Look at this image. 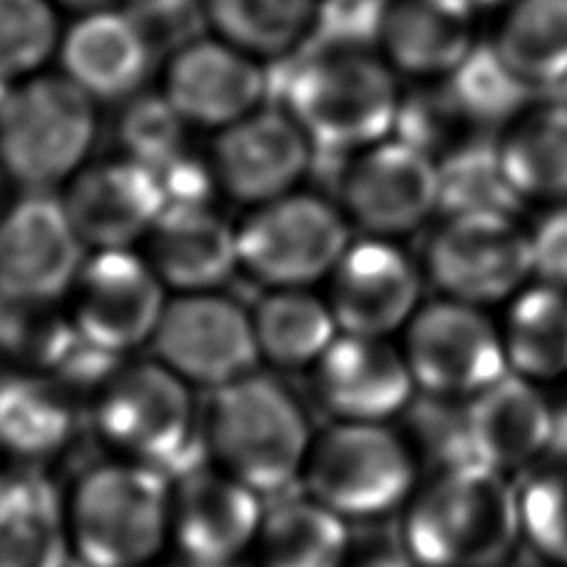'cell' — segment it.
Returning <instances> with one entry per match:
<instances>
[{
	"instance_id": "6da1fadb",
	"label": "cell",
	"mask_w": 567,
	"mask_h": 567,
	"mask_svg": "<svg viewBox=\"0 0 567 567\" xmlns=\"http://www.w3.org/2000/svg\"><path fill=\"white\" fill-rule=\"evenodd\" d=\"M267 100L297 120L313 147L357 152L393 133L403 97L391 68L371 53L293 50L267 70Z\"/></svg>"
},
{
	"instance_id": "7a4b0ae2",
	"label": "cell",
	"mask_w": 567,
	"mask_h": 567,
	"mask_svg": "<svg viewBox=\"0 0 567 567\" xmlns=\"http://www.w3.org/2000/svg\"><path fill=\"white\" fill-rule=\"evenodd\" d=\"M520 533L518 491L505 473L475 461L445 468L403 520V543L419 567H498Z\"/></svg>"
},
{
	"instance_id": "3957f363",
	"label": "cell",
	"mask_w": 567,
	"mask_h": 567,
	"mask_svg": "<svg viewBox=\"0 0 567 567\" xmlns=\"http://www.w3.org/2000/svg\"><path fill=\"white\" fill-rule=\"evenodd\" d=\"M172 488L157 465L110 461L85 471L65 505L83 567H150L169 540Z\"/></svg>"
},
{
	"instance_id": "277c9868",
	"label": "cell",
	"mask_w": 567,
	"mask_h": 567,
	"mask_svg": "<svg viewBox=\"0 0 567 567\" xmlns=\"http://www.w3.org/2000/svg\"><path fill=\"white\" fill-rule=\"evenodd\" d=\"M207 443L221 471L271 495L301 478L313 439L293 393L255 371L212 393Z\"/></svg>"
},
{
	"instance_id": "5b68a950",
	"label": "cell",
	"mask_w": 567,
	"mask_h": 567,
	"mask_svg": "<svg viewBox=\"0 0 567 567\" xmlns=\"http://www.w3.org/2000/svg\"><path fill=\"white\" fill-rule=\"evenodd\" d=\"M95 100L68 78H33L0 110V165L28 192L73 177L95 142Z\"/></svg>"
},
{
	"instance_id": "8992f818",
	"label": "cell",
	"mask_w": 567,
	"mask_h": 567,
	"mask_svg": "<svg viewBox=\"0 0 567 567\" xmlns=\"http://www.w3.org/2000/svg\"><path fill=\"white\" fill-rule=\"evenodd\" d=\"M301 478L311 498L343 520L379 518L411 495L416 458L386 423L337 421L313 439Z\"/></svg>"
},
{
	"instance_id": "52a82bcc",
	"label": "cell",
	"mask_w": 567,
	"mask_h": 567,
	"mask_svg": "<svg viewBox=\"0 0 567 567\" xmlns=\"http://www.w3.org/2000/svg\"><path fill=\"white\" fill-rule=\"evenodd\" d=\"M347 249V221L317 195L289 192L237 229L239 267L271 289H307L329 277Z\"/></svg>"
},
{
	"instance_id": "ba28073f",
	"label": "cell",
	"mask_w": 567,
	"mask_h": 567,
	"mask_svg": "<svg viewBox=\"0 0 567 567\" xmlns=\"http://www.w3.org/2000/svg\"><path fill=\"white\" fill-rule=\"evenodd\" d=\"M192 386L157 359L127 363L105 379L95 425L127 461L159 465L179 458L195 433Z\"/></svg>"
},
{
	"instance_id": "9c48e42d",
	"label": "cell",
	"mask_w": 567,
	"mask_h": 567,
	"mask_svg": "<svg viewBox=\"0 0 567 567\" xmlns=\"http://www.w3.org/2000/svg\"><path fill=\"white\" fill-rule=\"evenodd\" d=\"M425 269L445 299L503 301L533 277L530 231L505 212L449 215L429 239Z\"/></svg>"
},
{
	"instance_id": "30bf717a",
	"label": "cell",
	"mask_w": 567,
	"mask_h": 567,
	"mask_svg": "<svg viewBox=\"0 0 567 567\" xmlns=\"http://www.w3.org/2000/svg\"><path fill=\"white\" fill-rule=\"evenodd\" d=\"M150 343L162 367L212 391L249 377L261 361L251 313L217 291L169 299Z\"/></svg>"
},
{
	"instance_id": "8fae6325",
	"label": "cell",
	"mask_w": 567,
	"mask_h": 567,
	"mask_svg": "<svg viewBox=\"0 0 567 567\" xmlns=\"http://www.w3.org/2000/svg\"><path fill=\"white\" fill-rule=\"evenodd\" d=\"M403 357L416 389L433 399H473L511 369L503 337L481 307L455 299L413 313Z\"/></svg>"
},
{
	"instance_id": "7c38bea8",
	"label": "cell",
	"mask_w": 567,
	"mask_h": 567,
	"mask_svg": "<svg viewBox=\"0 0 567 567\" xmlns=\"http://www.w3.org/2000/svg\"><path fill=\"white\" fill-rule=\"evenodd\" d=\"M70 291L78 337L113 359L150 343L167 307L157 271L130 249H97Z\"/></svg>"
},
{
	"instance_id": "4fadbf2b",
	"label": "cell",
	"mask_w": 567,
	"mask_h": 567,
	"mask_svg": "<svg viewBox=\"0 0 567 567\" xmlns=\"http://www.w3.org/2000/svg\"><path fill=\"white\" fill-rule=\"evenodd\" d=\"M85 241L53 192H28L0 219V297L45 307L73 289Z\"/></svg>"
},
{
	"instance_id": "5bb4252c",
	"label": "cell",
	"mask_w": 567,
	"mask_h": 567,
	"mask_svg": "<svg viewBox=\"0 0 567 567\" xmlns=\"http://www.w3.org/2000/svg\"><path fill=\"white\" fill-rule=\"evenodd\" d=\"M343 205L371 237H401L441 212L439 159L403 140H383L351 159Z\"/></svg>"
},
{
	"instance_id": "9a60e30c",
	"label": "cell",
	"mask_w": 567,
	"mask_h": 567,
	"mask_svg": "<svg viewBox=\"0 0 567 567\" xmlns=\"http://www.w3.org/2000/svg\"><path fill=\"white\" fill-rule=\"evenodd\" d=\"M261 523V495L219 465L189 471L172 488L169 538L199 567L239 560L257 545Z\"/></svg>"
},
{
	"instance_id": "2e32d148",
	"label": "cell",
	"mask_w": 567,
	"mask_h": 567,
	"mask_svg": "<svg viewBox=\"0 0 567 567\" xmlns=\"http://www.w3.org/2000/svg\"><path fill=\"white\" fill-rule=\"evenodd\" d=\"M421 275L389 239L369 237L343 251L331 271L329 307L341 333L386 339L419 311Z\"/></svg>"
},
{
	"instance_id": "e0dca14e",
	"label": "cell",
	"mask_w": 567,
	"mask_h": 567,
	"mask_svg": "<svg viewBox=\"0 0 567 567\" xmlns=\"http://www.w3.org/2000/svg\"><path fill=\"white\" fill-rule=\"evenodd\" d=\"M311 165V140L287 110L269 105L221 130L215 175L229 197L267 205L289 195Z\"/></svg>"
},
{
	"instance_id": "ac0fdd59",
	"label": "cell",
	"mask_w": 567,
	"mask_h": 567,
	"mask_svg": "<svg viewBox=\"0 0 567 567\" xmlns=\"http://www.w3.org/2000/svg\"><path fill=\"white\" fill-rule=\"evenodd\" d=\"M313 389L341 423H386L411 406L416 383L386 339L339 333L313 367Z\"/></svg>"
},
{
	"instance_id": "d6986e66",
	"label": "cell",
	"mask_w": 567,
	"mask_h": 567,
	"mask_svg": "<svg viewBox=\"0 0 567 567\" xmlns=\"http://www.w3.org/2000/svg\"><path fill=\"white\" fill-rule=\"evenodd\" d=\"M165 97L185 123L225 130L267 100V68L225 40H192L169 60Z\"/></svg>"
},
{
	"instance_id": "ffe728a7",
	"label": "cell",
	"mask_w": 567,
	"mask_h": 567,
	"mask_svg": "<svg viewBox=\"0 0 567 567\" xmlns=\"http://www.w3.org/2000/svg\"><path fill=\"white\" fill-rule=\"evenodd\" d=\"M63 202L80 239L95 249H127L167 207L155 169L130 157L83 169Z\"/></svg>"
},
{
	"instance_id": "44dd1931",
	"label": "cell",
	"mask_w": 567,
	"mask_h": 567,
	"mask_svg": "<svg viewBox=\"0 0 567 567\" xmlns=\"http://www.w3.org/2000/svg\"><path fill=\"white\" fill-rule=\"evenodd\" d=\"M471 461L508 473L533 463L555 443L553 406L533 381L505 373L465 409Z\"/></svg>"
},
{
	"instance_id": "7402d4cb",
	"label": "cell",
	"mask_w": 567,
	"mask_h": 567,
	"mask_svg": "<svg viewBox=\"0 0 567 567\" xmlns=\"http://www.w3.org/2000/svg\"><path fill=\"white\" fill-rule=\"evenodd\" d=\"M147 261L179 293L217 291L239 269L237 229L209 207H167L150 231Z\"/></svg>"
},
{
	"instance_id": "603a6c76",
	"label": "cell",
	"mask_w": 567,
	"mask_h": 567,
	"mask_svg": "<svg viewBox=\"0 0 567 567\" xmlns=\"http://www.w3.org/2000/svg\"><path fill=\"white\" fill-rule=\"evenodd\" d=\"M155 48L127 13L93 10L60 45L65 78L93 100H123L145 83Z\"/></svg>"
},
{
	"instance_id": "cb8c5ba5",
	"label": "cell",
	"mask_w": 567,
	"mask_h": 567,
	"mask_svg": "<svg viewBox=\"0 0 567 567\" xmlns=\"http://www.w3.org/2000/svg\"><path fill=\"white\" fill-rule=\"evenodd\" d=\"M381 43L401 73L449 78L478 45L475 13L463 0H391Z\"/></svg>"
},
{
	"instance_id": "d4e9b609",
	"label": "cell",
	"mask_w": 567,
	"mask_h": 567,
	"mask_svg": "<svg viewBox=\"0 0 567 567\" xmlns=\"http://www.w3.org/2000/svg\"><path fill=\"white\" fill-rule=\"evenodd\" d=\"M505 182L520 202H567V103L525 107L495 142Z\"/></svg>"
},
{
	"instance_id": "484cf974",
	"label": "cell",
	"mask_w": 567,
	"mask_h": 567,
	"mask_svg": "<svg viewBox=\"0 0 567 567\" xmlns=\"http://www.w3.org/2000/svg\"><path fill=\"white\" fill-rule=\"evenodd\" d=\"M65 505L35 473L0 471V567H65Z\"/></svg>"
},
{
	"instance_id": "4316f807",
	"label": "cell",
	"mask_w": 567,
	"mask_h": 567,
	"mask_svg": "<svg viewBox=\"0 0 567 567\" xmlns=\"http://www.w3.org/2000/svg\"><path fill=\"white\" fill-rule=\"evenodd\" d=\"M75 411L60 381L45 373L0 377V449L16 458H48L65 449Z\"/></svg>"
},
{
	"instance_id": "83f0119b",
	"label": "cell",
	"mask_w": 567,
	"mask_h": 567,
	"mask_svg": "<svg viewBox=\"0 0 567 567\" xmlns=\"http://www.w3.org/2000/svg\"><path fill=\"white\" fill-rule=\"evenodd\" d=\"M259 359L277 369L317 367L339 337L329 301L307 289H271L251 311Z\"/></svg>"
},
{
	"instance_id": "f1b7e54d",
	"label": "cell",
	"mask_w": 567,
	"mask_h": 567,
	"mask_svg": "<svg viewBox=\"0 0 567 567\" xmlns=\"http://www.w3.org/2000/svg\"><path fill=\"white\" fill-rule=\"evenodd\" d=\"M259 567H347V520L327 505L289 498L265 513L257 538Z\"/></svg>"
},
{
	"instance_id": "f546056e",
	"label": "cell",
	"mask_w": 567,
	"mask_h": 567,
	"mask_svg": "<svg viewBox=\"0 0 567 567\" xmlns=\"http://www.w3.org/2000/svg\"><path fill=\"white\" fill-rule=\"evenodd\" d=\"M491 43L528 87L563 85L567 80V0H511Z\"/></svg>"
},
{
	"instance_id": "4dcf8cb0",
	"label": "cell",
	"mask_w": 567,
	"mask_h": 567,
	"mask_svg": "<svg viewBox=\"0 0 567 567\" xmlns=\"http://www.w3.org/2000/svg\"><path fill=\"white\" fill-rule=\"evenodd\" d=\"M503 343L518 377H567V291L550 284L523 289L511 307Z\"/></svg>"
},
{
	"instance_id": "1f68e13d",
	"label": "cell",
	"mask_w": 567,
	"mask_h": 567,
	"mask_svg": "<svg viewBox=\"0 0 567 567\" xmlns=\"http://www.w3.org/2000/svg\"><path fill=\"white\" fill-rule=\"evenodd\" d=\"M317 0H205L207 20L221 40L251 58H287L317 16Z\"/></svg>"
},
{
	"instance_id": "d6a6232c",
	"label": "cell",
	"mask_w": 567,
	"mask_h": 567,
	"mask_svg": "<svg viewBox=\"0 0 567 567\" xmlns=\"http://www.w3.org/2000/svg\"><path fill=\"white\" fill-rule=\"evenodd\" d=\"M528 87L513 70L503 63L493 43L475 45L468 58L449 75L451 103L461 115L493 123V120H513L525 110Z\"/></svg>"
},
{
	"instance_id": "836d02e7",
	"label": "cell",
	"mask_w": 567,
	"mask_h": 567,
	"mask_svg": "<svg viewBox=\"0 0 567 567\" xmlns=\"http://www.w3.org/2000/svg\"><path fill=\"white\" fill-rule=\"evenodd\" d=\"M441 175V212H505L515 215L523 202L513 195L505 182L495 142H468L439 162Z\"/></svg>"
},
{
	"instance_id": "e575fe53",
	"label": "cell",
	"mask_w": 567,
	"mask_h": 567,
	"mask_svg": "<svg viewBox=\"0 0 567 567\" xmlns=\"http://www.w3.org/2000/svg\"><path fill=\"white\" fill-rule=\"evenodd\" d=\"M58 45V20L48 0H0V78L35 73Z\"/></svg>"
},
{
	"instance_id": "d590c367",
	"label": "cell",
	"mask_w": 567,
	"mask_h": 567,
	"mask_svg": "<svg viewBox=\"0 0 567 567\" xmlns=\"http://www.w3.org/2000/svg\"><path fill=\"white\" fill-rule=\"evenodd\" d=\"M391 0H321L309 35L297 48L317 53H369L381 43Z\"/></svg>"
},
{
	"instance_id": "8d00e7d4",
	"label": "cell",
	"mask_w": 567,
	"mask_h": 567,
	"mask_svg": "<svg viewBox=\"0 0 567 567\" xmlns=\"http://www.w3.org/2000/svg\"><path fill=\"white\" fill-rule=\"evenodd\" d=\"M518 498L525 538L545 558L567 565V465L533 475Z\"/></svg>"
},
{
	"instance_id": "74e56055",
	"label": "cell",
	"mask_w": 567,
	"mask_h": 567,
	"mask_svg": "<svg viewBox=\"0 0 567 567\" xmlns=\"http://www.w3.org/2000/svg\"><path fill=\"white\" fill-rule=\"evenodd\" d=\"M120 140L130 159L157 169L185 152V117L165 95H142L127 107L120 123Z\"/></svg>"
},
{
	"instance_id": "f35d334b",
	"label": "cell",
	"mask_w": 567,
	"mask_h": 567,
	"mask_svg": "<svg viewBox=\"0 0 567 567\" xmlns=\"http://www.w3.org/2000/svg\"><path fill=\"white\" fill-rule=\"evenodd\" d=\"M125 13L159 48H185L205 25V0H125Z\"/></svg>"
},
{
	"instance_id": "ab89813d",
	"label": "cell",
	"mask_w": 567,
	"mask_h": 567,
	"mask_svg": "<svg viewBox=\"0 0 567 567\" xmlns=\"http://www.w3.org/2000/svg\"><path fill=\"white\" fill-rule=\"evenodd\" d=\"M533 275L567 291V202L553 205L530 229Z\"/></svg>"
},
{
	"instance_id": "60d3db41",
	"label": "cell",
	"mask_w": 567,
	"mask_h": 567,
	"mask_svg": "<svg viewBox=\"0 0 567 567\" xmlns=\"http://www.w3.org/2000/svg\"><path fill=\"white\" fill-rule=\"evenodd\" d=\"M155 175L165 192L167 207H207L212 197V175L202 162L182 152L157 167Z\"/></svg>"
},
{
	"instance_id": "b9f144b4",
	"label": "cell",
	"mask_w": 567,
	"mask_h": 567,
	"mask_svg": "<svg viewBox=\"0 0 567 567\" xmlns=\"http://www.w3.org/2000/svg\"><path fill=\"white\" fill-rule=\"evenodd\" d=\"M347 567H419L409 555L399 553H371L367 558L347 563Z\"/></svg>"
},
{
	"instance_id": "7bdbcfd3",
	"label": "cell",
	"mask_w": 567,
	"mask_h": 567,
	"mask_svg": "<svg viewBox=\"0 0 567 567\" xmlns=\"http://www.w3.org/2000/svg\"><path fill=\"white\" fill-rule=\"evenodd\" d=\"M550 406H553V419H555V443L565 445L567 449V379L558 396H555V401H550Z\"/></svg>"
},
{
	"instance_id": "ee69618b",
	"label": "cell",
	"mask_w": 567,
	"mask_h": 567,
	"mask_svg": "<svg viewBox=\"0 0 567 567\" xmlns=\"http://www.w3.org/2000/svg\"><path fill=\"white\" fill-rule=\"evenodd\" d=\"M58 3L75 10H85V13H93V10H105L110 3H115V0H58Z\"/></svg>"
},
{
	"instance_id": "f6af8a7d",
	"label": "cell",
	"mask_w": 567,
	"mask_h": 567,
	"mask_svg": "<svg viewBox=\"0 0 567 567\" xmlns=\"http://www.w3.org/2000/svg\"><path fill=\"white\" fill-rule=\"evenodd\" d=\"M465 6H468L475 16L481 13V10H488V8H498L503 3H511V0H463Z\"/></svg>"
},
{
	"instance_id": "bcb514c9",
	"label": "cell",
	"mask_w": 567,
	"mask_h": 567,
	"mask_svg": "<svg viewBox=\"0 0 567 567\" xmlns=\"http://www.w3.org/2000/svg\"><path fill=\"white\" fill-rule=\"evenodd\" d=\"M10 93H13V87H10V80L0 78V110H3V105H6V100H8Z\"/></svg>"
},
{
	"instance_id": "7dc6e473",
	"label": "cell",
	"mask_w": 567,
	"mask_h": 567,
	"mask_svg": "<svg viewBox=\"0 0 567 567\" xmlns=\"http://www.w3.org/2000/svg\"><path fill=\"white\" fill-rule=\"evenodd\" d=\"M563 87H565V97H563V103H567V80L563 83Z\"/></svg>"
},
{
	"instance_id": "c3c4849f",
	"label": "cell",
	"mask_w": 567,
	"mask_h": 567,
	"mask_svg": "<svg viewBox=\"0 0 567 567\" xmlns=\"http://www.w3.org/2000/svg\"><path fill=\"white\" fill-rule=\"evenodd\" d=\"M150 567H157V565H150Z\"/></svg>"
}]
</instances>
